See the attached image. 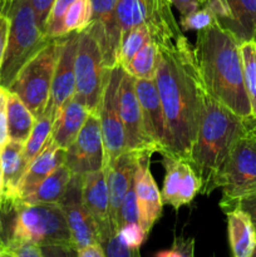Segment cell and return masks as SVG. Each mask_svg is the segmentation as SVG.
Listing matches in <instances>:
<instances>
[{"mask_svg":"<svg viewBox=\"0 0 256 257\" xmlns=\"http://www.w3.org/2000/svg\"><path fill=\"white\" fill-rule=\"evenodd\" d=\"M157 48L155 80L165 113V155L188 161L198 133L205 87L196 65L193 45L187 38Z\"/></svg>","mask_w":256,"mask_h":257,"instance_id":"cell-1","label":"cell"},{"mask_svg":"<svg viewBox=\"0 0 256 257\" xmlns=\"http://www.w3.org/2000/svg\"><path fill=\"white\" fill-rule=\"evenodd\" d=\"M196 65L206 92L242 118H252L243 79L241 43L216 24L197 32L193 45Z\"/></svg>","mask_w":256,"mask_h":257,"instance_id":"cell-2","label":"cell"},{"mask_svg":"<svg viewBox=\"0 0 256 257\" xmlns=\"http://www.w3.org/2000/svg\"><path fill=\"white\" fill-rule=\"evenodd\" d=\"M255 127V117L235 114L205 89L198 133L187 161L201 181L200 193L211 195L215 191L216 176L235 143Z\"/></svg>","mask_w":256,"mask_h":257,"instance_id":"cell-3","label":"cell"},{"mask_svg":"<svg viewBox=\"0 0 256 257\" xmlns=\"http://www.w3.org/2000/svg\"><path fill=\"white\" fill-rule=\"evenodd\" d=\"M0 13L9 19L8 43L0 67V85L8 90L20 69L52 38L40 30L29 0H7L0 5Z\"/></svg>","mask_w":256,"mask_h":257,"instance_id":"cell-4","label":"cell"},{"mask_svg":"<svg viewBox=\"0 0 256 257\" xmlns=\"http://www.w3.org/2000/svg\"><path fill=\"white\" fill-rule=\"evenodd\" d=\"M13 211L15 216L7 240L28 241L40 247L65 246L73 248L69 228L59 205L19 203Z\"/></svg>","mask_w":256,"mask_h":257,"instance_id":"cell-5","label":"cell"},{"mask_svg":"<svg viewBox=\"0 0 256 257\" xmlns=\"http://www.w3.org/2000/svg\"><path fill=\"white\" fill-rule=\"evenodd\" d=\"M64 37L52 38L18 73L8 90L20 98L35 119L42 117L49 100L55 67Z\"/></svg>","mask_w":256,"mask_h":257,"instance_id":"cell-6","label":"cell"},{"mask_svg":"<svg viewBox=\"0 0 256 257\" xmlns=\"http://www.w3.org/2000/svg\"><path fill=\"white\" fill-rule=\"evenodd\" d=\"M117 17L122 33L145 25L157 47H167L185 38L171 0H118Z\"/></svg>","mask_w":256,"mask_h":257,"instance_id":"cell-7","label":"cell"},{"mask_svg":"<svg viewBox=\"0 0 256 257\" xmlns=\"http://www.w3.org/2000/svg\"><path fill=\"white\" fill-rule=\"evenodd\" d=\"M216 188L222 190L220 207L256 192V127L235 143L216 176Z\"/></svg>","mask_w":256,"mask_h":257,"instance_id":"cell-8","label":"cell"},{"mask_svg":"<svg viewBox=\"0 0 256 257\" xmlns=\"http://www.w3.org/2000/svg\"><path fill=\"white\" fill-rule=\"evenodd\" d=\"M108 68L102 49L90 30L79 33L75 55V95L90 112H97Z\"/></svg>","mask_w":256,"mask_h":257,"instance_id":"cell-9","label":"cell"},{"mask_svg":"<svg viewBox=\"0 0 256 257\" xmlns=\"http://www.w3.org/2000/svg\"><path fill=\"white\" fill-rule=\"evenodd\" d=\"M122 74L123 68L119 65H114L108 70L97 109L104 145V167L114 162L124 151H127L124 128L119 112V88Z\"/></svg>","mask_w":256,"mask_h":257,"instance_id":"cell-10","label":"cell"},{"mask_svg":"<svg viewBox=\"0 0 256 257\" xmlns=\"http://www.w3.org/2000/svg\"><path fill=\"white\" fill-rule=\"evenodd\" d=\"M64 165L78 176L104 168V145L97 112L90 113L74 142L65 150Z\"/></svg>","mask_w":256,"mask_h":257,"instance_id":"cell-11","label":"cell"},{"mask_svg":"<svg viewBox=\"0 0 256 257\" xmlns=\"http://www.w3.org/2000/svg\"><path fill=\"white\" fill-rule=\"evenodd\" d=\"M82 177L73 175L59 206L64 212L75 251L85 246L99 243V231L94 218L85 208L82 200Z\"/></svg>","mask_w":256,"mask_h":257,"instance_id":"cell-12","label":"cell"},{"mask_svg":"<svg viewBox=\"0 0 256 257\" xmlns=\"http://www.w3.org/2000/svg\"><path fill=\"white\" fill-rule=\"evenodd\" d=\"M79 33L74 32L65 35L60 49L59 59L55 67L50 88L49 100L44 114L48 115L53 123L57 119L62 108L75 94V55Z\"/></svg>","mask_w":256,"mask_h":257,"instance_id":"cell-13","label":"cell"},{"mask_svg":"<svg viewBox=\"0 0 256 257\" xmlns=\"http://www.w3.org/2000/svg\"><path fill=\"white\" fill-rule=\"evenodd\" d=\"M162 158L166 170L161 192L162 202L163 205H170L175 210H178L192 202L196 195L201 192V181L186 160L172 155H165Z\"/></svg>","mask_w":256,"mask_h":257,"instance_id":"cell-14","label":"cell"},{"mask_svg":"<svg viewBox=\"0 0 256 257\" xmlns=\"http://www.w3.org/2000/svg\"><path fill=\"white\" fill-rule=\"evenodd\" d=\"M119 112L124 128L127 150L156 153L146 137L142 110L136 93V78L123 69L119 88Z\"/></svg>","mask_w":256,"mask_h":257,"instance_id":"cell-15","label":"cell"},{"mask_svg":"<svg viewBox=\"0 0 256 257\" xmlns=\"http://www.w3.org/2000/svg\"><path fill=\"white\" fill-rule=\"evenodd\" d=\"M117 2L118 0H90L93 17L88 29L97 39L108 69L118 65V49L122 37L117 17Z\"/></svg>","mask_w":256,"mask_h":257,"instance_id":"cell-16","label":"cell"},{"mask_svg":"<svg viewBox=\"0 0 256 257\" xmlns=\"http://www.w3.org/2000/svg\"><path fill=\"white\" fill-rule=\"evenodd\" d=\"M136 93L142 110L146 137L156 153H166V122L155 79H136Z\"/></svg>","mask_w":256,"mask_h":257,"instance_id":"cell-17","label":"cell"},{"mask_svg":"<svg viewBox=\"0 0 256 257\" xmlns=\"http://www.w3.org/2000/svg\"><path fill=\"white\" fill-rule=\"evenodd\" d=\"M153 153L142 152L138 157L135 172V191L137 200L140 223L147 233L161 217L162 213V196L150 170V160Z\"/></svg>","mask_w":256,"mask_h":257,"instance_id":"cell-18","label":"cell"},{"mask_svg":"<svg viewBox=\"0 0 256 257\" xmlns=\"http://www.w3.org/2000/svg\"><path fill=\"white\" fill-rule=\"evenodd\" d=\"M142 152L124 151L117 160L109 166H105L107 170V185L109 192V212L113 226L118 231V215L128 188L133 183L138 157Z\"/></svg>","mask_w":256,"mask_h":257,"instance_id":"cell-19","label":"cell"},{"mask_svg":"<svg viewBox=\"0 0 256 257\" xmlns=\"http://www.w3.org/2000/svg\"><path fill=\"white\" fill-rule=\"evenodd\" d=\"M82 200L85 208L94 218L99 233L109 228H114L110 220L109 192H108L105 167L83 176Z\"/></svg>","mask_w":256,"mask_h":257,"instance_id":"cell-20","label":"cell"},{"mask_svg":"<svg viewBox=\"0 0 256 257\" xmlns=\"http://www.w3.org/2000/svg\"><path fill=\"white\" fill-rule=\"evenodd\" d=\"M23 143L9 141L0 152L3 170V198L0 206L9 210H13L18 203V190L29 166L23 153Z\"/></svg>","mask_w":256,"mask_h":257,"instance_id":"cell-21","label":"cell"},{"mask_svg":"<svg viewBox=\"0 0 256 257\" xmlns=\"http://www.w3.org/2000/svg\"><path fill=\"white\" fill-rule=\"evenodd\" d=\"M65 150L59 148L53 141L29 163L18 190V203L32 193L42 181L52 175L58 167L64 165ZM17 203V205H18ZM15 205V206H17Z\"/></svg>","mask_w":256,"mask_h":257,"instance_id":"cell-22","label":"cell"},{"mask_svg":"<svg viewBox=\"0 0 256 257\" xmlns=\"http://www.w3.org/2000/svg\"><path fill=\"white\" fill-rule=\"evenodd\" d=\"M90 113L92 112L87 105L74 94V97L62 108L53 123V142L59 148L67 150L79 135Z\"/></svg>","mask_w":256,"mask_h":257,"instance_id":"cell-23","label":"cell"},{"mask_svg":"<svg viewBox=\"0 0 256 257\" xmlns=\"http://www.w3.org/2000/svg\"><path fill=\"white\" fill-rule=\"evenodd\" d=\"M228 15L220 25L240 43L256 42V0H226Z\"/></svg>","mask_w":256,"mask_h":257,"instance_id":"cell-24","label":"cell"},{"mask_svg":"<svg viewBox=\"0 0 256 257\" xmlns=\"http://www.w3.org/2000/svg\"><path fill=\"white\" fill-rule=\"evenodd\" d=\"M226 216L232 257H251L256 248V230L251 218L240 208L227 211Z\"/></svg>","mask_w":256,"mask_h":257,"instance_id":"cell-25","label":"cell"},{"mask_svg":"<svg viewBox=\"0 0 256 257\" xmlns=\"http://www.w3.org/2000/svg\"><path fill=\"white\" fill-rule=\"evenodd\" d=\"M72 176L73 173L70 172L69 168L65 165H62L52 175H49L44 181H42L32 193L25 196L20 201V203H28V205H37V203L59 205L65 191H67L68 183L72 180Z\"/></svg>","mask_w":256,"mask_h":257,"instance_id":"cell-26","label":"cell"},{"mask_svg":"<svg viewBox=\"0 0 256 257\" xmlns=\"http://www.w3.org/2000/svg\"><path fill=\"white\" fill-rule=\"evenodd\" d=\"M7 117L9 141L24 145L34 127L35 117L20 100V98L9 90L7 100Z\"/></svg>","mask_w":256,"mask_h":257,"instance_id":"cell-27","label":"cell"},{"mask_svg":"<svg viewBox=\"0 0 256 257\" xmlns=\"http://www.w3.org/2000/svg\"><path fill=\"white\" fill-rule=\"evenodd\" d=\"M157 64L158 48L151 40L133 57L124 70L136 79H155Z\"/></svg>","mask_w":256,"mask_h":257,"instance_id":"cell-28","label":"cell"},{"mask_svg":"<svg viewBox=\"0 0 256 257\" xmlns=\"http://www.w3.org/2000/svg\"><path fill=\"white\" fill-rule=\"evenodd\" d=\"M151 40H152V38H151L150 30L145 25L135 27L127 32L122 33L117 57L118 65L124 69L128 63L133 59V57Z\"/></svg>","mask_w":256,"mask_h":257,"instance_id":"cell-29","label":"cell"},{"mask_svg":"<svg viewBox=\"0 0 256 257\" xmlns=\"http://www.w3.org/2000/svg\"><path fill=\"white\" fill-rule=\"evenodd\" d=\"M53 120L48 115L43 114L37 118L32 133L27 142L24 143L23 153L28 163L32 162L52 141Z\"/></svg>","mask_w":256,"mask_h":257,"instance_id":"cell-30","label":"cell"},{"mask_svg":"<svg viewBox=\"0 0 256 257\" xmlns=\"http://www.w3.org/2000/svg\"><path fill=\"white\" fill-rule=\"evenodd\" d=\"M93 9L90 0H75L67 10L63 19L62 34H70L74 32H83L92 22Z\"/></svg>","mask_w":256,"mask_h":257,"instance_id":"cell-31","label":"cell"},{"mask_svg":"<svg viewBox=\"0 0 256 257\" xmlns=\"http://www.w3.org/2000/svg\"><path fill=\"white\" fill-rule=\"evenodd\" d=\"M241 54L243 63V79L246 92L251 104L252 115L256 118V42L241 43Z\"/></svg>","mask_w":256,"mask_h":257,"instance_id":"cell-32","label":"cell"},{"mask_svg":"<svg viewBox=\"0 0 256 257\" xmlns=\"http://www.w3.org/2000/svg\"><path fill=\"white\" fill-rule=\"evenodd\" d=\"M99 243L107 257H141L140 247L128 246L120 240L117 231L109 228L99 233Z\"/></svg>","mask_w":256,"mask_h":257,"instance_id":"cell-33","label":"cell"},{"mask_svg":"<svg viewBox=\"0 0 256 257\" xmlns=\"http://www.w3.org/2000/svg\"><path fill=\"white\" fill-rule=\"evenodd\" d=\"M216 24H220L217 17H216L215 13L207 5H202L196 12L185 15V17H181L180 20L181 30H196V32H200V30L207 29V28L213 27Z\"/></svg>","mask_w":256,"mask_h":257,"instance_id":"cell-34","label":"cell"},{"mask_svg":"<svg viewBox=\"0 0 256 257\" xmlns=\"http://www.w3.org/2000/svg\"><path fill=\"white\" fill-rule=\"evenodd\" d=\"M75 0H55L47 20L45 35L48 38H59L62 34V24L64 15Z\"/></svg>","mask_w":256,"mask_h":257,"instance_id":"cell-35","label":"cell"},{"mask_svg":"<svg viewBox=\"0 0 256 257\" xmlns=\"http://www.w3.org/2000/svg\"><path fill=\"white\" fill-rule=\"evenodd\" d=\"M135 180V178H133ZM125 223H140V216H138L137 200H136L135 183L131 185L125 193L123 202L119 208V215H118V228ZM141 225V223H140Z\"/></svg>","mask_w":256,"mask_h":257,"instance_id":"cell-36","label":"cell"},{"mask_svg":"<svg viewBox=\"0 0 256 257\" xmlns=\"http://www.w3.org/2000/svg\"><path fill=\"white\" fill-rule=\"evenodd\" d=\"M155 257H195V238L176 236L171 247L158 251Z\"/></svg>","mask_w":256,"mask_h":257,"instance_id":"cell-37","label":"cell"},{"mask_svg":"<svg viewBox=\"0 0 256 257\" xmlns=\"http://www.w3.org/2000/svg\"><path fill=\"white\" fill-rule=\"evenodd\" d=\"M117 233L125 245L132 246V247H141V245L145 242L146 237L148 235L140 223H125V225H122L118 228Z\"/></svg>","mask_w":256,"mask_h":257,"instance_id":"cell-38","label":"cell"},{"mask_svg":"<svg viewBox=\"0 0 256 257\" xmlns=\"http://www.w3.org/2000/svg\"><path fill=\"white\" fill-rule=\"evenodd\" d=\"M8 257H43L40 246L28 241L7 240Z\"/></svg>","mask_w":256,"mask_h":257,"instance_id":"cell-39","label":"cell"},{"mask_svg":"<svg viewBox=\"0 0 256 257\" xmlns=\"http://www.w3.org/2000/svg\"><path fill=\"white\" fill-rule=\"evenodd\" d=\"M233 208H240L243 212L247 213L248 217L252 221L256 230V192L242 196V197L237 198V200L232 201V202L227 203V205L221 206V210L225 213L227 212V211L233 210Z\"/></svg>","mask_w":256,"mask_h":257,"instance_id":"cell-40","label":"cell"},{"mask_svg":"<svg viewBox=\"0 0 256 257\" xmlns=\"http://www.w3.org/2000/svg\"><path fill=\"white\" fill-rule=\"evenodd\" d=\"M33 10H34L35 19L40 30L45 34V27H47V20L49 17V13L52 10L53 4L55 0H29Z\"/></svg>","mask_w":256,"mask_h":257,"instance_id":"cell-41","label":"cell"},{"mask_svg":"<svg viewBox=\"0 0 256 257\" xmlns=\"http://www.w3.org/2000/svg\"><path fill=\"white\" fill-rule=\"evenodd\" d=\"M8 90L0 85V152L9 142L8 135V117H7Z\"/></svg>","mask_w":256,"mask_h":257,"instance_id":"cell-42","label":"cell"},{"mask_svg":"<svg viewBox=\"0 0 256 257\" xmlns=\"http://www.w3.org/2000/svg\"><path fill=\"white\" fill-rule=\"evenodd\" d=\"M42 248L43 257H77V251L65 246H44Z\"/></svg>","mask_w":256,"mask_h":257,"instance_id":"cell-43","label":"cell"},{"mask_svg":"<svg viewBox=\"0 0 256 257\" xmlns=\"http://www.w3.org/2000/svg\"><path fill=\"white\" fill-rule=\"evenodd\" d=\"M171 3L180 12L181 17H185V15L196 12L203 5L201 0H171Z\"/></svg>","mask_w":256,"mask_h":257,"instance_id":"cell-44","label":"cell"},{"mask_svg":"<svg viewBox=\"0 0 256 257\" xmlns=\"http://www.w3.org/2000/svg\"><path fill=\"white\" fill-rule=\"evenodd\" d=\"M8 34H9V19L0 13V67L7 48Z\"/></svg>","mask_w":256,"mask_h":257,"instance_id":"cell-45","label":"cell"},{"mask_svg":"<svg viewBox=\"0 0 256 257\" xmlns=\"http://www.w3.org/2000/svg\"><path fill=\"white\" fill-rule=\"evenodd\" d=\"M77 257H107L100 243L85 246L77 251Z\"/></svg>","mask_w":256,"mask_h":257,"instance_id":"cell-46","label":"cell"},{"mask_svg":"<svg viewBox=\"0 0 256 257\" xmlns=\"http://www.w3.org/2000/svg\"><path fill=\"white\" fill-rule=\"evenodd\" d=\"M0 257H8L7 253V232L0 220Z\"/></svg>","mask_w":256,"mask_h":257,"instance_id":"cell-47","label":"cell"},{"mask_svg":"<svg viewBox=\"0 0 256 257\" xmlns=\"http://www.w3.org/2000/svg\"><path fill=\"white\" fill-rule=\"evenodd\" d=\"M2 198H3V170H2V163H0V205H2Z\"/></svg>","mask_w":256,"mask_h":257,"instance_id":"cell-48","label":"cell"},{"mask_svg":"<svg viewBox=\"0 0 256 257\" xmlns=\"http://www.w3.org/2000/svg\"><path fill=\"white\" fill-rule=\"evenodd\" d=\"M251 257H256V248H255V251H253V253H252V256Z\"/></svg>","mask_w":256,"mask_h":257,"instance_id":"cell-49","label":"cell"},{"mask_svg":"<svg viewBox=\"0 0 256 257\" xmlns=\"http://www.w3.org/2000/svg\"><path fill=\"white\" fill-rule=\"evenodd\" d=\"M201 2H202V4L205 5V3H206V0H201Z\"/></svg>","mask_w":256,"mask_h":257,"instance_id":"cell-50","label":"cell"},{"mask_svg":"<svg viewBox=\"0 0 256 257\" xmlns=\"http://www.w3.org/2000/svg\"><path fill=\"white\" fill-rule=\"evenodd\" d=\"M212 257H215V255H213V256H212Z\"/></svg>","mask_w":256,"mask_h":257,"instance_id":"cell-51","label":"cell"}]
</instances>
